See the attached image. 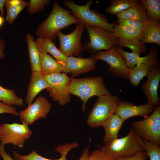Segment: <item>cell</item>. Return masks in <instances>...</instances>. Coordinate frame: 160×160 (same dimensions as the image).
Wrapping results in <instances>:
<instances>
[{"instance_id": "9", "label": "cell", "mask_w": 160, "mask_h": 160, "mask_svg": "<svg viewBox=\"0 0 160 160\" xmlns=\"http://www.w3.org/2000/svg\"><path fill=\"white\" fill-rule=\"evenodd\" d=\"M32 134L28 125L23 122L0 124V141L4 146L11 143L20 148L24 147L25 140Z\"/></svg>"}, {"instance_id": "8", "label": "cell", "mask_w": 160, "mask_h": 160, "mask_svg": "<svg viewBox=\"0 0 160 160\" xmlns=\"http://www.w3.org/2000/svg\"><path fill=\"white\" fill-rule=\"evenodd\" d=\"M48 84L46 89L49 96L61 106H64L71 101L68 86L71 78L66 73H54L45 76Z\"/></svg>"}, {"instance_id": "18", "label": "cell", "mask_w": 160, "mask_h": 160, "mask_svg": "<svg viewBox=\"0 0 160 160\" xmlns=\"http://www.w3.org/2000/svg\"><path fill=\"white\" fill-rule=\"evenodd\" d=\"M79 144L77 142H73L70 143L60 145L55 147L56 152L61 154L59 159L52 160L43 157L39 155L36 151L33 150L30 154L26 155H22L17 152L13 151V154L14 160H66V156L69 151L72 149L78 147Z\"/></svg>"}, {"instance_id": "23", "label": "cell", "mask_w": 160, "mask_h": 160, "mask_svg": "<svg viewBox=\"0 0 160 160\" xmlns=\"http://www.w3.org/2000/svg\"><path fill=\"white\" fill-rule=\"evenodd\" d=\"M35 42L38 49L50 53L57 61L65 65L68 57L63 55L56 48L55 43L52 41L38 38L36 40Z\"/></svg>"}, {"instance_id": "29", "label": "cell", "mask_w": 160, "mask_h": 160, "mask_svg": "<svg viewBox=\"0 0 160 160\" xmlns=\"http://www.w3.org/2000/svg\"><path fill=\"white\" fill-rule=\"evenodd\" d=\"M0 101L11 106H19L24 105L22 98L17 96L13 90L4 88L0 85Z\"/></svg>"}, {"instance_id": "25", "label": "cell", "mask_w": 160, "mask_h": 160, "mask_svg": "<svg viewBox=\"0 0 160 160\" xmlns=\"http://www.w3.org/2000/svg\"><path fill=\"white\" fill-rule=\"evenodd\" d=\"M26 41L32 72L41 71V64L39 52L33 37L30 33L27 35Z\"/></svg>"}, {"instance_id": "37", "label": "cell", "mask_w": 160, "mask_h": 160, "mask_svg": "<svg viewBox=\"0 0 160 160\" xmlns=\"http://www.w3.org/2000/svg\"><path fill=\"white\" fill-rule=\"evenodd\" d=\"M148 156L144 151L129 157L122 158L116 160H146Z\"/></svg>"}, {"instance_id": "38", "label": "cell", "mask_w": 160, "mask_h": 160, "mask_svg": "<svg viewBox=\"0 0 160 160\" xmlns=\"http://www.w3.org/2000/svg\"><path fill=\"white\" fill-rule=\"evenodd\" d=\"M0 155L3 160H14L5 151L4 146L0 144Z\"/></svg>"}, {"instance_id": "28", "label": "cell", "mask_w": 160, "mask_h": 160, "mask_svg": "<svg viewBox=\"0 0 160 160\" xmlns=\"http://www.w3.org/2000/svg\"><path fill=\"white\" fill-rule=\"evenodd\" d=\"M110 5L105 9V11L111 15L126 10L139 3L138 0H112Z\"/></svg>"}, {"instance_id": "42", "label": "cell", "mask_w": 160, "mask_h": 160, "mask_svg": "<svg viewBox=\"0 0 160 160\" xmlns=\"http://www.w3.org/2000/svg\"><path fill=\"white\" fill-rule=\"evenodd\" d=\"M4 20V19L3 17L0 15V27L3 23Z\"/></svg>"}, {"instance_id": "19", "label": "cell", "mask_w": 160, "mask_h": 160, "mask_svg": "<svg viewBox=\"0 0 160 160\" xmlns=\"http://www.w3.org/2000/svg\"><path fill=\"white\" fill-rule=\"evenodd\" d=\"M41 71L32 72L31 76L27 95L25 102L28 105H31L38 94L47 88L48 84Z\"/></svg>"}, {"instance_id": "10", "label": "cell", "mask_w": 160, "mask_h": 160, "mask_svg": "<svg viewBox=\"0 0 160 160\" xmlns=\"http://www.w3.org/2000/svg\"><path fill=\"white\" fill-rule=\"evenodd\" d=\"M84 28V25L79 22L75 30L69 34H63L61 31L57 32L56 34L60 44V51L67 57L79 56L84 49L81 39Z\"/></svg>"}, {"instance_id": "39", "label": "cell", "mask_w": 160, "mask_h": 160, "mask_svg": "<svg viewBox=\"0 0 160 160\" xmlns=\"http://www.w3.org/2000/svg\"><path fill=\"white\" fill-rule=\"evenodd\" d=\"M90 143L89 142L87 147L83 150L81 157L78 160H89Z\"/></svg>"}, {"instance_id": "32", "label": "cell", "mask_w": 160, "mask_h": 160, "mask_svg": "<svg viewBox=\"0 0 160 160\" xmlns=\"http://www.w3.org/2000/svg\"><path fill=\"white\" fill-rule=\"evenodd\" d=\"M144 142V151L150 160H160L159 146L143 138Z\"/></svg>"}, {"instance_id": "5", "label": "cell", "mask_w": 160, "mask_h": 160, "mask_svg": "<svg viewBox=\"0 0 160 160\" xmlns=\"http://www.w3.org/2000/svg\"><path fill=\"white\" fill-rule=\"evenodd\" d=\"M119 101L118 96L111 94L98 97L88 116L87 125L92 128L102 126L110 116L115 113Z\"/></svg>"}, {"instance_id": "11", "label": "cell", "mask_w": 160, "mask_h": 160, "mask_svg": "<svg viewBox=\"0 0 160 160\" xmlns=\"http://www.w3.org/2000/svg\"><path fill=\"white\" fill-rule=\"evenodd\" d=\"M91 57L108 63L109 66L107 72L114 77L127 79L130 70L127 67L124 57L117 51L115 47L105 51L98 52L93 54Z\"/></svg>"}, {"instance_id": "1", "label": "cell", "mask_w": 160, "mask_h": 160, "mask_svg": "<svg viewBox=\"0 0 160 160\" xmlns=\"http://www.w3.org/2000/svg\"><path fill=\"white\" fill-rule=\"evenodd\" d=\"M79 22L71 12L63 8L57 2L53 3L52 9L47 18L40 24L36 33L39 38L56 39V33L69 25Z\"/></svg>"}, {"instance_id": "16", "label": "cell", "mask_w": 160, "mask_h": 160, "mask_svg": "<svg viewBox=\"0 0 160 160\" xmlns=\"http://www.w3.org/2000/svg\"><path fill=\"white\" fill-rule=\"evenodd\" d=\"M97 60L89 58L68 57L64 65L63 72L70 73L71 77L94 70Z\"/></svg>"}, {"instance_id": "41", "label": "cell", "mask_w": 160, "mask_h": 160, "mask_svg": "<svg viewBox=\"0 0 160 160\" xmlns=\"http://www.w3.org/2000/svg\"><path fill=\"white\" fill-rule=\"evenodd\" d=\"M6 1V0H0V12L1 15L3 17L4 14L3 8Z\"/></svg>"}, {"instance_id": "40", "label": "cell", "mask_w": 160, "mask_h": 160, "mask_svg": "<svg viewBox=\"0 0 160 160\" xmlns=\"http://www.w3.org/2000/svg\"><path fill=\"white\" fill-rule=\"evenodd\" d=\"M5 47L4 41L0 36V60L5 57L4 52Z\"/></svg>"}, {"instance_id": "12", "label": "cell", "mask_w": 160, "mask_h": 160, "mask_svg": "<svg viewBox=\"0 0 160 160\" xmlns=\"http://www.w3.org/2000/svg\"><path fill=\"white\" fill-rule=\"evenodd\" d=\"M51 107L47 98L40 96L25 109L20 111L19 116L22 122L30 125L41 118H46Z\"/></svg>"}, {"instance_id": "31", "label": "cell", "mask_w": 160, "mask_h": 160, "mask_svg": "<svg viewBox=\"0 0 160 160\" xmlns=\"http://www.w3.org/2000/svg\"><path fill=\"white\" fill-rule=\"evenodd\" d=\"M118 47L121 48L127 47L132 51L136 55L140 56L142 53H145L147 49L145 44L141 41L127 40L117 38Z\"/></svg>"}, {"instance_id": "36", "label": "cell", "mask_w": 160, "mask_h": 160, "mask_svg": "<svg viewBox=\"0 0 160 160\" xmlns=\"http://www.w3.org/2000/svg\"><path fill=\"white\" fill-rule=\"evenodd\" d=\"M3 113H10L15 116H18L19 114V113L14 106L0 101V114Z\"/></svg>"}, {"instance_id": "7", "label": "cell", "mask_w": 160, "mask_h": 160, "mask_svg": "<svg viewBox=\"0 0 160 160\" xmlns=\"http://www.w3.org/2000/svg\"><path fill=\"white\" fill-rule=\"evenodd\" d=\"M84 26L88 33L90 41L84 46V49L94 54L102 50H108L117 46V38L113 32L98 27Z\"/></svg>"}, {"instance_id": "17", "label": "cell", "mask_w": 160, "mask_h": 160, "mask_svg": "<svg viewBox=\"0 0 160 160\" xmlns=\"http://www.w3.org/2000/svg\"><path fill=\"white\" fill-rule=\"evenodd\" d=\"M124 121L115 113L104 122L102 126L105 131L103 140L104 145L109 144L118 138L119 132Z\"/></svg>"}, {"instance_id": "2", "label": "cell", "mask_w": 160, "mask_h": 160, "mask_svg": "<svg viewBox=\"0 0 160 160\" xmlns=\"http://www.w3.org/2000/svg\"><path fill=\"white\" fill-rule=\"evenodd\" d=\"M100 149L112 160H116L144 151V142L131 127L126 136L117 138L109 144L100 147Z\"/></svg>"}, {"instance_id": "14", "label": "cell", "mask_w": 160, "mask_h": 160, "mask_svg": "<svg viewBox=\"0 0 160 160\" xmlns=\"http://www.w3.org/2000/svg\"><path fill=\"white\" fill-rule=\"evenodd\" d=\"M154 110V108L148 103L144 105H135L129 102L119 100L115 113L125 121L130 118L138 116L145 119Z\"/></svg>"}, {"instance_id": "24", "label": "cell", "mask_w": 160, "mask_h": 160, "mask_svg": "<svg viewBox=\"0 0 160 160\" xmlns=\"http://www.w3.org/2000/svg\"><path fill=\"white\" fill-rule=\"evenodd\" d=\"M113 33L117 38L130 41H140L142 31L127 26L114 24Z\"/></svg>"}, {"instance_id": "4", "label": "cell", "mask_w": 160, "mask_h": 160, "mask_svg": "<svg viewBox=\"0 0 160 160\" xmlns=\"http://www.w3.org/2000/svg\"><path fill=\"white\" fill-rule=\"evenodd\" d=\"M64 4L71 9L72 15L84 25L98 27L113 32L114 23H109L106 18L100 13L90 9L93 3L92 0L87 1L84 5L75 4L73 1L65 0Z\"/></svg>"}, {"instance_id": "26", "label": "cell", "mask_w": 160, "mask_h": 160, "mask_svg": "<svg viewBox=\"0 0 160 160\" xmlns=\"http://www.w3.org/2000/svg\"><path fill=\"white\" fill-rule=\"evenodd\" d=\"M28 2L22 0H6L4 5L7 11L5 20L12 24L21 12L27 6Z\"/></svg>"}, {"instance_id": "13", "label": "cell", "mask_w": 160, "mask_h": 160, "mask_svg": "<svg viewBox=\"0 0 160 160\" xmlns=\"http://www.w3.org/2000/svg\"><path fill=\"white\" fill-rule=\"evenodd\" d=\"M115 47L117 51L124 57L126 64L130 70L132 69L137 64L139 63L145 64L152 70L159 67L157 60L158 52L155 47H151L148 54L142 57L133 52H126L121 48Z\"/></svg>"}, {"instance_id": "22", "label": "cell", "mask_w": 160, "mask_h": 160, "mask_svg": "<svg viewBox=\"0 0 160 160\" xmlns=\"http://www.w3.org/2000/svg\"><path fill=\"white\" fill-rule=\"evenodd\" d=\"M116 15L118 20L131 19L143 23L149 20L145 7L139 1L138 4Z\"/></svg>"}, {"instance_id": "33", "label": "cell", "mask_w": 160, "mask_h": 160, "mask_svg": "<svg viewBox=\"0 0 160 160\" xmlns=\"http://www.w3.org/2000/svg\"><path fill=\"white\" fill-rule=\"evenodd\" d=\"M49 0H30L28 2L27 6L29 13L34 15L44 10L45 5L50 2Z\"/></svg>"}, {"instance_id": "30", "label": "cell", "mask_w": 160, "mask_h": 160, "mask_svg": "<svg viewBox=\"0 0 160 160\" xmlns=\"http://www.w3.org/2000/svg\"><path fill=\"white\" fill-rule=\"evenodd\" d=\"M139 1L145 7L149 20H160V0H140Z\"/></svg>"}, {"instance_id": "34", "label": "cell", "mask_w": 160, "mask_h": 160, "mask_svg": "<svg viewBox=\"0 0 160 160\" xmlns=\"http://www.w3.org/2000/svg\"><path fill=\"white\" fill-rule=\"evenodd\" d=\"M118 23L119 25L129 26L141 31H143L145 26V23L129 19L118 20Z\"/></svg>"}, {"instance_id": "21", "label": "cell", "mask_w": 160, "mask_h": 160, "mask_svg": "<svg viewBox=\"0 0 160 160\" xmlns=\"http://www.w3.org/2000/svg\"><path fill=\"white\" fill-rule=\"evenodd\" d=\"M37 48L41 60V71L44 75L45 76L63 72L65 65L54 60L47 52Z\"/></svg>"}, {"instance_id": "6", "label": "cell", "mask_w": 160, "mask_h": 160, "mask_svg": "<svg viewBox=\"0 0 160 160\" xmlns=\"http://www.w3.org/2000/svg\"><path fill=\"white\" fill-rule=\"evenodd\" d=\"M132 127L139 136L160 145V105L155 108L152 114L144 120L137 121Z\"/></svg>"}, {"instance_id": "20", "label": "cell", "mask_w": 160, "mask_h": 160, "mask_svg": "<svg viewBox=\"0 0 160 160\" xmlns=\"http://www.w3.org/2000/svg\"><path fill=\"white\" fill-rule=\"evenodd\" d=\"M141 42L146 43H155L160 46V22L155 20H148L145 23L142 31Z\"/></svg>"}, {"instance_id": "15", "label": "cell", "mask_w": 160, "mask_h": 160, "mask_svg": "<svg viewBox=\"0 0 160 160\" xmlns=\"http://www.w3.org/2000/svg\"><path fill=\"white\" fill-rule=\"evenodd\" d=\"M146 76L148 79L142 84V89L147 99V103L155 108L160 105L157 92L160 80L159 67L150 72Z\"/></svg>"}, {"instance_id": "3", "label": "cell", "mask_w": 160, "mask_h": 160, "mask_svg": "<svg viewBox=\"0 0 160 160\" xmlns=\"http://www.w3.org/2000/svg\"><path fill=\"white\" fill-rule=\"evenodd\" d=\"M68 90L70 94L79 97L83 102V112L85 111L87 103L91 97L111 94L105 88L103 78L100 76L79 79L71 77Z\"/></svg>"}, {"instance_id": "27", "label": "cell", "mask_w": 160, "mask_h": 160, "mask_svg": "<svg viewBox=\"0 0 160 160\" xmlns=\"http://www.w3.org/2000/svg\"><path fill=\"white\" fill-rule=\"evenodd\" d=\"M153 70L145 64H137L132 69L130 70L127 79L131 85L137 86L141 80Z\"/></svg>"}, {"instance_id": "35", "label": "cell", "mask_w": 160, "mask_h": 160, "mask_svg": "<svg viewBox=\"0 0 160 160\" xmlns=\"http://www.w3.org/2000/svg\"><path fill=\"white\" fill-rule=\"evenodd\" d=\"M89 160H112L100 149L93 151L89 156Z\"/></svg>"}]
</instances>
